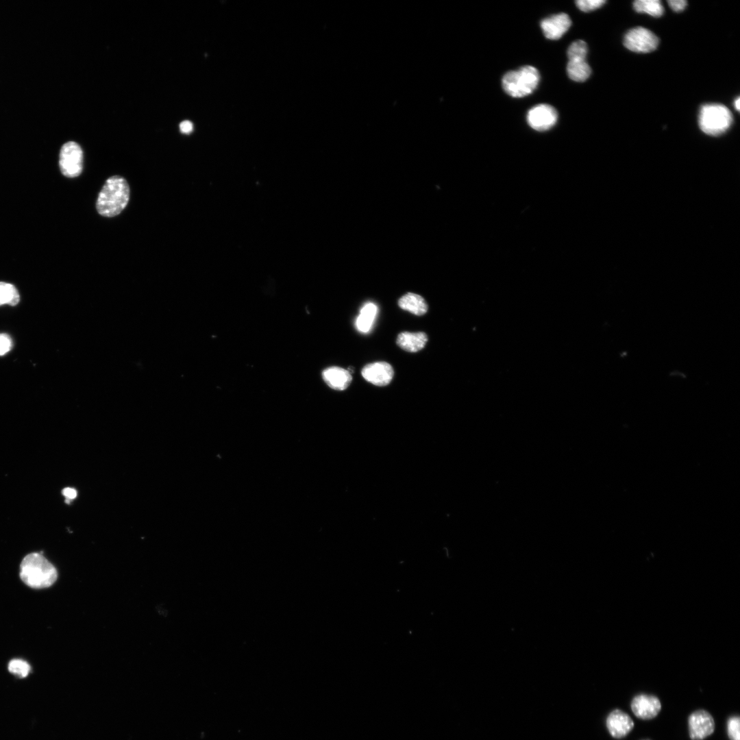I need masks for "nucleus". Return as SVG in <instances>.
<instances>
[{
  "label": "nucleus",
  "instance_id": "f257e3e1",
  "mask_svg": "<svg viewBox=\"0 0 740 740\" xmlns=\"http://www.w3.org/2000/svg\"><path fill=\"white\" fill-rule=\"evenodd\" d=\"M130 186L120 175H113L106 181L99 192L96 208L105 217H113L120 214L130 199Z\"/></svg>",
  "mask_w": 740,
  "mask_h": 740
},
{
  "label": "nucleus",
  "instance_id": "f03ea898",
  "mask_svg": "<svg viewBox=\"0 0 740 740\" xmlns=\"http://www.w3.org/2000/svg\"><path fill=\"white\" fill-rule=\"evenodd\" d=\"M20 577L27 586L43 589L51 586L58 573L55 567L40 553H31L25 556L20 566Z\"/></svg>",
  "mask_w": 740,
  "mask_h": 740
},
{
  "label": "nucleus",
  "instance_id": "7ed1b4c3",
  "mask_svg": "<svg viewBox=\"0 0 740 740\" xmlns=\"http://www.w3.org/2000/svg\"><path fill=\"white\" fill-rule=\"evenodd\" d=\"M540 79L538 70L532 66H523L517 71L506 73L502 80L504 90L515 98L531 94Z\"/></svg>",
  "mask_w": 740,
  "mask_h": 740
},
{
  "label": "nucleus",
  "instance_id": "20e7f679",
  "mask_svg": "<svg viewBox=\"0 0 740 740\" xmlns=\"http://www.w3.org/2000/svg\"><path fill=\"white\" fill-rule=\"evenodd\" d=\"M732 122V113L722 104H706L701 108L699 126L701 130L708 135L719 136L724 133Z\"/></svg>",
  "mask_w": 740,
  "mask_h": 740
},
{
  "label": "nucleus",
  "instance_id": "39448f33",
  "mask_svg": "<svg viewBox=\"0 0 740 740\" xmlns=\"http://www.w3.org/2000/svg\"><path fill=\"white\" fill-rule=\"evenodd\" d=\"M59 165L62 173L67 177L79 176L83 169V151L75 142L64 143L60 152Z\"/></svg>",
  "mask_w": 740,
  "mask_h": 740
},
{
  "label": "nucleus",
  "instance_id": "423d86ee",
  "mask_svg": "<svg viewBox=\"0 0 740 740\" xmlns=\"http://www.w3.org/2000/svg\"><path fill=\"white\" fill-rule=\"evenodd\" d=\"M624 46L637 53H649L656 49L658 37L649 29L637 27L630 29L625 35Z\"/></svg>",
  "mask_w": 740,
  "mask_h": 740
},
{
  "label": "nucleus",
  "instance_id": "0eeeda50",
  "mask_svg": "<svg viewBox=\"0 0 740 740\" xmlns=\"http://www.w3.org/2000/svg\"><path fill=\"white\" fill-rule=\"evenodd\" d=\"M527 123L534 130L543 132L552 127L558 119L555 108L549 104H539L527 113Z\"/></svg>",
  "mask_w": 740,
  "mask_h": 740
},
{
  "label": "nucleus",
  "instance_id": "6e6552de",
  "mask_svg": "<svg viewBox=\"0 0 740 740\" xmlns=\"http://www.w3.org/2000/svg\"><path fill=\"white\" fill-rule=\"evenodd\" d=\"M688 728L692 740H703L714 732L715 721L708 711L697 710L689 716Z\"/></svg>",
  "mask_w": 740,
  "mask_h": 740
},
{
  "label": "nucleus",
  "instance_id": "1a4fd4ad",
  "mask_svg": "<svg viewBox=\"0 0 740 740\" xmlns=\"http://www.w3.org/2000/svg\"><path fill=\"white\" fill-rule=\"evenodd\" d=\"M630 706L634 715L641 719L654 718L661 710V703L658 698L645 693L635 695Z\"/></svg>",
  "mask_w": 740,
  "mask_h": 740
},
{
  "label": "nucleus",
  "instance_id": "9d476101",
  "mask_svg": "<svg viewBox=\"0 0 740 740\" xmlns=\"http://www.w3.org/2000/svg\"><path fill=\"white\" fill-rule=\"evenodd\" d=\"M361 374L367 382L375 386H384L391 382L394 371L389 363L381 361L365 365Z\"/></svg>",
  "mask_w": 740,
  "mask_h": 740
},
{
  "label": "nucleus",
  "instance_id": "9b49d317",
  "mask_svg": "<svg viewBox=\"0 0 740 740\" xmlns=\"http://www.w3.org/2000/svg\"><path fill=\"white\" fill-rule=\"evenodd\" d=\"M606 724L610 735L616 739L626 737L634 726L630 715L620 709H615L608 714Z\"/></svg>",
  "mask_w": 740,
  "mask_h": 740
},
{
  "label": "nucleus",
  "instance_id": "f8f14e48",
  "mask_svg": "<svg viewBox=\"0 0 740 740\" xmlns=\"http://www.w3.org/2000/svg\"><path fill=\"white\" fill-rule=\"evenodd\" d=\"M571 21L565 13L552 15L541 22L544 36L550 40H557L569 29Z\"/></svg>",
  "mask_w": 740,
  "mask_h": 740
},
{
  "label": "nucleus",
  "instance_id": "ddd939ff",
  "mask_svg": "<svg viewBox=\"0 0 740 740\" xmlns=\"http://www.w3.org/2000/svg\"><path fill=\"white\" fill-rule=\"evenodd\" d=\"M325 382L332 388L338 391L346 389L352 381L350 372L339 367H330L322 373Z\"/></svg>",
  "mask_w": 740,
  "mask_h": 740
},
{
  "label": "nucleus",
  "instance_id": "4468645a",
  "mask_svg": "<svg viewBox=\"0 0 740 740\" xmlns=\"http://www.w3.org/2000/svg\"><path fill=\"white\" fill-rule=\"evenodd\" d=\"M428 342V336L425 332H404L398 334L397 345L408 352H417L422 349Z\"/></svg>",
  "mask_w": 740,
  "mask_h": 740
},
{
  "label": "nucleus",
  "instance_id": "2eb2a0df",
  "mask_svg": "<svg viewBox=\"0 0 740 740\" xmlns=\"http://www.w3.org/2000/svg\"><path fill=\"white\" fill-rule=\"evenodd\" d=\"M398 306L400 308L417 316L425 314L428 309L424 298L413 293H408L400 297L398 300Z\"/></svg>",
  "mask_w": 740,
  "mask_h": 740
},
{
  "label": "nucleus",
  "instance_id": "dca6fc26",
  "mask_svg": "<svg viewBox=\"0 0 740 740\" xmlns=\"http://www.w3.org/2000/svg\"><path fill=\"white\" fill-rule=\"evenodd\" d=\"M378 312L377 306L373 302L366 303L360 309L356 320V328L361 333H367L371 330Z\"/></svg>",
  "mask_w": 740,
  "mask_h": 740
},
{
  "label": "nucleus",
  "instance_id": "f3484780",
  "mask_svg": "<svg viewBox=\"0 0 740 740\" xmlns=\"http://www.w3.org/2000/svg\"><path fill=\"white\" fill-rule=\"evenodd\" d=\"M567 73L573 81L582 82L589 77L591 69L586 60H569L567 64Z\"/></svg>",
  "mask_w": 740,
  "mask_h": 740
},
{
  "label": "nucleus",
  "instance_id": "a211bd4d",
  "mask_svg": "<svg viewBox=\"0 0 740 740\" xmlns=\"http://www.w3.org/2000/svg\"><path fill=\"white\" fill-rule=\"evenodd\" d=\"M634 10L639 13H645L654 17L661 16L664 12L661 2L658 0H637L633 3Z\"/></svg>",
  "mask_w": 740,
  "mask_h": 740
},
{
  "label": "nucleus",
  "instance_id": "6ab92c4d",
  "mask_svg": "<svg viewBox=\"0 0 740 740\" xmlns=\"http://www.w3.org/2000/svg\"><path fill=\"white\" fill-rule=\"evenodd\" d=\"M20 300L19 293L12 284L0 282V306L8 304L16 306Z\"/></svg>",
  "mask_w": 740,
  "mask_h": 740
},
{
  "label": "nucleus",
  "instance_id": "aec40b11",
  "mask_svg": "<svg viewBox=\"0 0 740 740\" xmlns=\"http://www.w3.org/2000/svg\"><path fill=\"white\" fill-rule=\"evenodd\" d=\"M588 52L587 43L581 40L573 42L567 49L569 60H586Z\"/></svg>",
  "mask_w": 740,
  "mask_h": 740
},
{
  "label": "nucleus",
  "instance_id": "412c9836",
  "mask_svg": "<svg viewBox=\"0 0 740 740\" xmlns=\"http://www.w3.org/2000/svg\"><path fill=\"white\" fill-rule=\"evenodd\" d=\"M8 670L20 678H25L30 671V666L22 659H12L8 664Z\"/></svg>",
  "mask_w": 740,
  "mask_h": 740
},
{
  "label": "nucleus",
  "instance_id": "4be33fe9",
  "mask_svg": "<svg viewBox=\"0 0 740 740\" xmlns=\"http://www.w3.org/2000/svg\"><path fill=\"white\" fill-rule=\"evenodd\" d=\"M739 725L740 718L739 716H732L728 718L727 732L730 740H740Z\"/></svg>",
  "mask_w": 740,
  "mask_h": 740
},
{
  "label": "nucleus",
  "instance_id": "5701e85b",
  "mask_svg": "<svg viewBox=\"0 0 740 740\" xmlns=\"http://www.w3.org/2000/svg\"><path fill=\"white\" fill-rule=\"evenodd\" d=\"M604 0H578L576 1L577 7L583 12H590L602 7Z\"/></svg>",
  "mask_w": 740,
  "mask_h": 740
},
{
  "label": "nucleus",
  "instance_id": "b1692460",
  "mask_svg": "<svg viewBox=\"0 0 740 740\" xmlns=\"http://www.w3.org/2000/svg\"><path fill=\"white\" fill-rule=\"evenodd\" d=\"M12 347L11 337L7 334H0V356L5 355Z\"/></svg>",
  "mask_w": 740,
  "mask_h": 740
},
{
  "label": "nucleus",
  "instance_id": "393cba45",
  "mask_svg": "<svg viewBox=\"0 0 740 740\" xmlns=\"http://www.w3.org/2000/svg\"><path fill=\"white\" fill-rule=\"evenodd\" d=\"M667 3L670 8L675 12H681L684 10L687 6V1L684 0H669Z\"/></svg>",
  "mask_w": 740,
  "mask_h": 740
},
{
  "label": "nucleus",
  "instance_id": "a878e982",
  "mask_svg": "<svg viewBox=\"0 0 740 740\" xmlns=\"http://www.w3.org/2000/svg\"><path fill=\"white\" fill-rule=\"evenodd\" d=\"M62 495L65 497L66 502L69 503L77 497V491L73 488L66 487L62 490Z\"/></svg>",
  "mask_w": 740,
  "mask_h": 740
},
{
  "label": "nucleus",
  "instance_id": "bb28decb",
  "mask_svg": "<svg viewBox=\"0 0 740 740\" xmlns=\"http://www.w3.org/2000/svg\"><path fill=\"white\" fill-rule=\"evenodd\" d=\"M193 128V123L189 121H184L180 124V131L184 134L190 133Z\"/></svg>",
  "mask_w": 740,
  "mask_h": 740
},
{
  "label": "nucleus",
  "instance_id": "cd10ccee",
  "mask_svg": "<svg viewBox=\"0 0 740 740\" xmlns=\"http://www.w3.org/2000/svg\"><path fill=\"white\" fill-rule=\"evenodd\" d=\"M735 106L737 110L740 109V98L738 97L735 101Z\"/></svg>",
  "mask_w": 740,
  "mask_h": 740
}]
</instances>
